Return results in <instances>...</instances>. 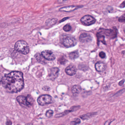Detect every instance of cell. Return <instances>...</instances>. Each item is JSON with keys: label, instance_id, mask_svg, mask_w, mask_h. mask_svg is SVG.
Returning a JSON list of instances; mask_svg holds the SVG:
<instances>
[{"label": "cell", "instance_id": "cell-1", "mask_svg": "<svg viewBox=\"0 0 125 125\" xmlns=\"http://www.w3.org/2000/svg\"><path fill=\"white\" fill-rule=\"evenodd\" d=\"M1 83L7 92L17 93L24 87L23 74L22 72L13 71L5 74L2 78Z\"/></svg>", "mask_w": 125, "mask_h": 125}, {"label": "cell", "instance_id": "cell-2", "mask_svg": "<svg viewBox=\"0 0 125 125\" xmlns=\"http://www.w3.org/2000/svg\"><path fill=\"white\" fill-rule=\"evenodd\" d=\"M15 50L22 54L26 55L29 51V46L27 43L24 40H19L15 43Z\"/></svg>", "mask_w": 125, "mask_h": 125}, {"label": "cell", "instance_id": "cell-3", "mask_svg": "<svg viewBox=\"0 0 125 125\" xmlns=\"http://www.w3.org/2000/svg\"><path fill=\"white\" fill-rule=\"evenodd\" d=\"M16 99L17 102L23 107H30L33 104V99L30 95H28L27 97L19 95L17 97Z\"/></svg>", "mask_w": 125, "mask_h": 125}, {"label": "cell", "instance_id": "cell-4", "mask_svg": "<svg viewBox=\"0 0 125 125\" xmlns=\"http://www.w3.org/2000/svg\"><path fill=\"white\" fill-rule=\"evenodd\" d=\"M61 41L63 45L67 47L74 46L77 43L76 39L73 36L69 35L64 36L62 37Z\"/></svg>", "mask_w": 125, "mask_h": 125}, {"label": "cell", "instance_id": "cell-5", "mask_svg": "<svg viewBox=\"0 0 125 125\" xmlns=\"http://www.w3.org/2000/svg\"><path fill=\"white\" fill-rule=\"evenodd\" d=\"M37 102L41 106H44L47 104L54 102L53 99L50 95L44 94L40 95L37 99Z\"/></svg>", "mask_w": 125, "mask_h": 125}, {"label": "cell", "instance_id": "cell-6", "mask_svg": "<svg viewBox=\"0 0 125 125\" xmlns=\"http://www.w3.org/2000/svg\"><path fill=\"white\" fill-rule=\"evenodd\" d=\"M80 21L84 25L89 26L94 24L96 21V19L92 16L87 15L82 17Z\"/></svg>", "mask_w": 125, "mask_h": 125}, {"label": "cell", "instance_id": "cell-7", "mask_svg": "<svg viewBox=\"0 0 125 125\" xmlns=\"http://www.w3.org/2000/svg\"><path fill=\"white\" fill-rule=\"evenodd\" d=\"M105 34L109 39H114L117 36V30L116 28L109 29H102L101 32Z\"/></svg>", "mask_w": 125, "mask_h": 125}, {"label": "cell", "instance_id": "cell-8", "mask_svg": "<svg viewBox=\"0 0 125 125\" xmlns=\"http://www.w3.org/2000/svg\"><path fill=\"white\" fill-rule=\"evenodd\" d=\"M42 55L44 58L48 60H53L56 57L52 51L49 50H46L42 52Z\"/></svg>", "mask_w": 125, "mask_h": 125}, {"label": "cell", "instance_id": "cell-9", "mask_svg": "<svg viewBox=\"0 0 125 125\" xmlns=\"http://www.w3.org/2000/svg\"><path fill=\"white\" fill-rule=\"evenodd\" d=\"M80 107V106H75L72 107L69 110H66V111H65L64 112L56 114L55 115V117L56 118H59V117H63L65 116L68 115L70 112H73V111H77V110L79 109Z\"/></svg>", "mask_w": 125, "mask_h": 125}, {"label": "cell", "instance_id": "cell-10", "mask_svg": "<svg viewBox=\"0 0 125 125\" xmlns=\"http://www.w3.org/2000/svg\"><path fill=\"white\" fill-rule=\"evenodd\" d=\"M77 69L76 66L74 65H69L67 66L65 70L66 73L68 75L70 76L74 75L76 73Z\"/></svg>", "mask_w": 125, "mask_h": 125}, {"label": "cell", "instance_id": "cell-11", "mask_svg": "<svg viewBox=\"0 0 125 125\" xmlns=\"http://www.w3.org/2000/svg\"><path fill=\"white\" fill-rule=\"evenodd\" d=\"M79 40L82 43H87L91 41L92 37L90 34L86 33H83L80 35Z\"/></svg>", "mask_w": 125, "mask_h": 125}, {"label": "cell", "instance_id": "cell-12", "mask_svg": "<svg viewBox=\"0 0 125 125\" xmlns=\"http://www.w3.org/2000/svg\"><path fill=\"white\" fill-rule=\"evenodd\" d=\"M59 72V69L58 68H54L50 69V73L49 74V78L51 80H54L57 77Z\"/></svg>", "mask_w": 125, "mask_h": 125}, {"label": "cell", "instance_id": "cell-13", "mask_svg": "<svg viewBox=\"0 0 125 125\" xmlns=\"http://www.w3.org/2000/svg\"><path fill=\"white\" fill-rule=\"evenodd\" d=\"M95 68L96 70L98 72H102L105 70L106 65L104 62H98L95 64Z\"/></svg>", "mask_w": 125, "mask_h": 125}, {"label": "cell", "instance_id": "cell-14", "mask_svg": "<svg viewBox=\"0 0 125 125\" xmlns=\"http://www.w3.org/2000/svg\"><path fill=\"white\" fill-rule=\"evenodd\" d=\"M82 90V88L80 86L78 85H74V86H73L71 89L72 93L74 97L78 96Z\"/></svg>", "mask_w": 125, "mask_h": 125}, {"label": "cell", "instance_id": "cell-15", "mask_svg": "<svg viewBox=\"0 0 125 125\" xmlns=\"http://www.w3.org/2000/svg\"><path fill=\"white\" fill-rule=\"evenodd\" d=\"M81 6H68L64 7L60 9V11H64L66 12H70L77 9L78 8L81 7Z\"/></svg>", "mask_w": 125, "mask_h": 125}, {"label": "cell", "instance_id": "cell-16", "mask_svg": "<svg viewBox=\"0 0 125 125\" xmlns=\"http://www.w3.org/2000/svg\"><path fill=\"white\" fill-rule=\"evenodd\" d=\"M97 115V112H91L81 116H80V118L82 119L83 120H86L90 119Z\"/></svg>", "mask_w": 125, "mask_h": 125}, {"label": "cell", "instance_id": "cell-17", "mask_svg": "<svg viewBox=\"0 0 125 125\" xmlns=\"http://www.w3.org/2000/svg\"><path fill=\"white\" fill-rule=\"evenodd\" d=\"M35 57L36 58L37 61L42 64H46L45 59L44 58L42 55H41L40 54L37 53L35 55Z\"/></svg>", "mask_w": 125, "mask_h": 125}, {"label": "cell", "instance_id": "cell-18", "mask_svg": "<svg viewBox=\"0 0 125 125\" xmlns=\"http://www.w3.org/2000/svg\"><path fill=\"white\" fill-rule=\"evenodd\" d=\"M57 19H50L46 21V25L48 26H51L53 25L57 22Z\"/></svg>", "mask_w": 125, "mask_h": 125}, {"label": "cell", "instance_id": "cell-19", "mask_svg": "<svg viewBox=\"0 0 125 125\" xmlns=\"http://www.w3.org/2000/svg\"><path fill=\"white\" fill-rule=\"evenodd\" d=\"M79 56L78 52L77 51H74L70 52L69 54V57L71 60H74L78 58Z\"/></svg>", "mask_w": 125, "mask_h": 125}, {"label": "cell", "instance_id": "cell-20", "mask_svg": "<svg viewBox=\"0 0 125 125\" xmlns=\"http://www.w3.org/2000/svg\"><path fill=\"white\" fill-rule=\"evenodd\" d=\"M67 60L65 56H60L58 60V64L60 65H64L65 64L67 61Z\"/></svg>", "mask_w": 125, "mask_h": 125}, {"label": "cell", "instance_id": "cell-21", "mask_svg": "<svg viewBox=\"0 0 125 125\" xmlns=\"http://www.w3.org/2000/svg\"><path fill=\"white\" fill-rule=\"evenodd\" d=\"M97 37L98 41L99 42H101L104 44H106V43L105 42V40H104V39H105L104 35H103L100 33H98L97 34Z\"/></svg>", "mask_w": 125, "mask_h": 125}, {"label": "cell", "instance_id": "cell-22", "mask_svg": "<svg viewBox=\"0 0 125 125\" xmlns=\"http://www.w3.org/2000/svg\"><path fill=\"white\" fill-rule=\"evenodd\" d=\"M81 121L78 118L75 119L74 121H72L70 123V125H76L80 123Z\"/></svg>", "mask_w": 125, "mask_h": 125}, {"label": "cell", "instance_id": "cell-23", "mask_svg": "<svg viewBox=\"0 0 125 125\" xmlns=\"http://www.w3.org/2000/svg\"><path fill=\"white\" fill-rule=\"evenodd\" d=\"M125 92V88L122 89L121 90H120L118 91V92H117L116 93H115V94L113 96H115V97H119V96L121 95H122V94Z\"/></svg>", "mask_w": 125, "mask_h": 125}, {"label": "cell", "instance_id": "cell-24", "mask_svg": "<svg viewBox=\"0 0 125 125\" xmlns=\"http://www.w3.org/2000/svg\"><path fill=\"white\" fill-rule=\"evenodd\" d=\"M53 114V111L52 110H48L46 111L45 115L47 117L50 118V117H51L52 116Z\"/></svg>", "mask_w": 125, "mask_h": 125}, {"label": "cell", "instance_id": "cell-25", "mask_svg": "<svg viewBox=\"0 0 125 125\" xmlns=\"http://www.w3.org/2000/svg\"><path fill=\"white\" fill-rule=\"evenodd\" d=\"M63 29L65 31L68 32L71 29H72V27L70 26V25L69 24H66V25L64 26L63 28Z\"/></svg>", "mask_w": 125, "mask_h": 125}, {"label": "cell", "instance_id": "cell-26", "mask_svg": "<svg viewBox=\"0 0 125 125\" xmlns=\"http://www.w3.org/2000/svg\"><path fill=\"white\" fill-rule=\"evenodd\" d=\"M119 21L121 23H125V14L119 18Z\"/></svg>", "mask_w": 125, "mask_h": 125}, {"label": "cell", "instance_id": "cell-27", "mask_svg": "<svg viewBox=\"0 0 125 125\" xmlns=\"http://www.w3.org/2000/svg\"><path fill=\"white\" fill-rule=\"evenodd\" d=\"M115 119H109L107 120L106 122H105V123L104 124V125H110L111 123L113 121H115Z\"/></svg>", "mask_w": 125, "mask_h": 125}, {"label": "cell", "instance_id": "cell-28", "mask_svg": "<svg viewBox=\"0 0 125 125\" xmlns=\"http://www.w3.org/2000/svg\"><path fill=\"white\" fill-rule=\"evenodd\" d=\"M106 54L104 52H101L99 53V56L101 58H102V59H104L106 57Z\"/></svg>", "mask_w": 125, "mask_h": 125}, {"label": "cell", "instance_id": "cell-29", "mask_svg": "<svg viewBox=\"0 0 125 125\" xmlns=\"http://www.w3.org/2000/svg\"><path fill=\"white\" fill-rule=\"evenodd\" d=\"M42 89L45 91H48L50 90V88L47 86H44L42 88Z\"/></svg>", "mask_w": 125, "mask_h": 125}, {"label": "cell", "instance_id": "cell-30", "mask_svg": "<svg viewBox=\"0 0 125 125\" xmlns=\"http://www.w3.org/2000/svg\"><path fill=\"white\" fill-rule=\"evenodd\" d=\"M124 82H125V80L124 79H123V80L120 81V82L119 83V86H123L124 84Z\"/></svg>", "mask_w": 125, "mask_h": 125}, {"label": "cell", "instance_id": "cell-31", "mask_svg": "<svg viewBox=\"0 0 125 125\" xmlns=\"http://www.w3.org/2000/svg\"><path fill=\"white\" fill-rule=\"evenodd\" d=\"M6 125H12V122L11 121L9 120H8L7 121L6 123Z\"/></svg>", "mask_w": 125, "mask_h": 125}, {"label": "cell", "instance_id": "cell-32", "mask_svg": "<svg viewBox=\"0 0 125 125\" xmlns=\"http://www.w3.org/2000/svg\"><path fill=\"white\" fill-rule=\"evenodd\" d=\"M125 7V1L123 2L120 5V8H124Z\"/></svg>", "mask_w": 125, "mask_h": 125}, {"label": "cell", "instance_id": "cell-33", "mask_svg": "<svg viewBox=\"0 0 125 125\" xmlns=\"http://www.w3.org/2000/svg\"><path fill=\"white\" fill-rule=\"evenodd\" d=\"M69 18V17H65V18H64L63 19H62V20H60V21L59 23H61V22H63V21H65V20H66V19H68Z\"/></svg>", "mask_w": 125, "mask_h": 125}, {"label": "cell", "instance_id": "cell-34", "mask_svg": "<svg viewBox=\"0 0 125 125\" xmlns=\"http://www.w3.org/2000/svg\"><path fill=\"white\" fill-rule=\"evenodd\" d=\"M25 125H33V124L32 123H31L27 124H25Z\"/></svg>", "mask_w": 125, "mask_h": 125}, {"label": "cell", "instance_id": "cell-35", "mask_svg": "<svg viewBox=\"0 0 125 125\" xmlns=\"http://www.w3.org/2000/svg\"><path fill=\"white\" fill-rule=\"evenodd\" d=\"M124 32H125V28L124 29Z\"/></svg>", "mask_w": 125, "mask_h": 125}, {"label": "cell", "instance_id": "cell-36", "mask_svg": "<svg viewBox=\"0 0 125 125\" xmlns=\"http://www.w3.org/2000/svg\"><path fill=\"white\" fill-rule=\"evenodd\" d=\"M17 125H20L19 124H18Z\"/></svg>", "mask_w": 125, "mask_h": 125}, {"label": "cell", "instance_id": "cell-37", "mask_svg": "<svg viewBox=\"0 0 125 125\" xmlns=\"http://www.w3.org/2000/svg\"></svg>", "mask_w": 125, "mask_h": 125}]
</instances>
